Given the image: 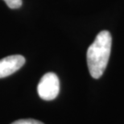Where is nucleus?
Listing matches in <instances>:
<instances>
[{
	"mask_svg": "<svg viewBox=\"0 0 124 124\" xmlns=\"http://www.w3.org/2000/svg\"><path fill=\"white\" fill-rule=\"evenodd\" d=\"M8 7L11 9H17L19 8L22 6V0H4Z\"/></svg>",
	"mask_w": 124,
	"mask_h": 124,
	"instance_id": "4",
	"label": "nucleus"
},
{
	"mask_svg": "<svg viewBox=\"0 0 124 124\" xmlns=\"http://www.w3.org/2000/svg\"><path fill=\"white\" fill-rule=\"evenodd\" d=\"M25 58L21 55H12L0 60V78L11 75L25 64Z\"/></svg>",
	"mask_w": 124,
	"mask_h": 124,
	"instance_id": "3",
	"label": "nucleus"
},
{
	"mask_svg": "<svg viewBox=\"0 0 124 124\" xmlns=\"http://www.w3.org/2000/svg\"><path fill=\"white\" fill-rule=\"evenodd\" d=\"M112 38L108 31H101L89 47L86 54L87 64L92 78H100L106 70L110 55Z\"/></svg>",
	"mask_w": 124,
	"mask_h": 124,
	"instance_id": "1",
	"label": "nucleus"
},
{
	"mask_svg": "<svg viewBox=\"0 0 124 124\" xmlns=\"http://www.w3.org/2000/svg\"><path fill=\"white\" fill-rule=\"evenodd\" d=\"M11 124H44L40 121L31 119V118H28V119H19L16 122L12 123Z\"/></svg>",
	"mask_w": 124,
	"mask_h": 124,
	"instance_id": "5",
	"label": "nucleus"
},
{
	"mask_svg": "<svg viewBox=\"0 0 124 124\" xmlns=\"http://www.w3.org/2000/svg\"><path fill=\"white\" fill-rule=\"evenodd\" d=\"M40 98L46 101L55 99L60 92V81L54 73H47L42 77L37 86Z\"/></svg>",
	"mask_w": 124,
	"mask_h": 124,
	"instance_id": "2",
	"label": "nucleus"
}]
</instances>
